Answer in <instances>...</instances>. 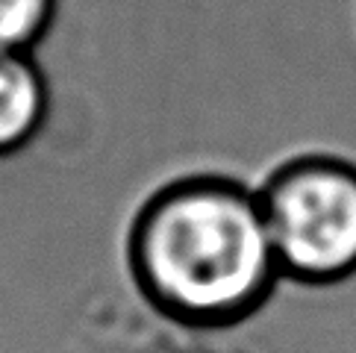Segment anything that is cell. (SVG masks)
<instances>
[{
  "mask_svg": "<svg viewBox=\"0 0 356 353\" xmlns=\"http://www.w3.org/2000/svg\"><path fill=\"white\" fill-rule=\"evenodd\" d=\"M130 265L150 304L197 330L248 321L283 280L259 192L221 174L156 188L133 221Z\"/></svg>",
  "mask_w": 356,
  "mask_h": 353,
  "instance_id": "cell-1",
  "label": "cell"
},
{
  "mask_svg": "<svg viewBox=\"0 0 356 353\" xmlns=\"http://www.w3.org/2000/svg\"><path fill=\"white\" fill-rule=\"evenodd\" d=\"M259 204L286 280L336 286L356 274V165L303 154L277 165Z\"/></svg>",
  "mask_w": 356,
  "mask_h": 353,
  "instance_id": "cell-2",
  "label": "cell"
},
{
  "mask_svg": "<svg viewBox=\"0 0 356 353\" xmlns=\"http://www.w3.org/2000/svg\"><path fill=\"white\" fill-rule=\"evenodd\" d=\"M47 115L50 83L35 54H0V159L33 145Z\"/></svg>",
  "mask_w": 356,
  "mask_h": 353,
  "instance_id": "cell-3",
  "label": "cell"
},
{
  "mask_svg": "<svg viewBox=\"0 0 356 353\" xmlns=\"http://www.w3.org/2000/svg\"><path fill=\"white\" fill-rule=\"evenodd\" d=\"M59 12V0H0V54H35Z\"/></svg>",
  "mask_w": 356,
  "mask_h": 353,
  "instance_id": "cell-4",
  "label": "cell"
}]
</instances>
